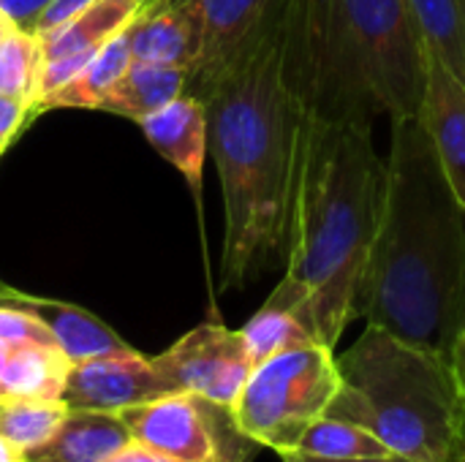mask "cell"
Segmentation results:
<instances>
[{"label":"cell","instance_id":"6da1fadb","mask_svg":"<svg viewBox=\"0 0 465 462\" xmlns=\"http://www.w3.org/2000/svg\"><path fill=\"white\" fill-rule=\"evenodd\" d=\"M381 226L354 319L450 365L465 324V207L420 114L395 117Z\"/></svg>","mask_w":465,"mask_h":462},{"label":"cell","instance_id":"7a4b0ae2","mask_svg":"<svg viewBox=\"0 0 465 462\" xmlns=\"http://www.w3.org/2000/svg\"><path fill=\"white\" fill-rule=\"evenodd\" d=\"M223 188V291L286 264L302 109L283 76L281 16L202 98Z\"/></svg>","mask_w":465,"mask_h":462},{"label":"cell","instance_id":"3957f363","mask_svg":"<svg viewBox=\"0 0 465 462\" xmlns=\"http://www.w3.org/2000/svg\"><path fill=\"white\" fill-rule=\"evenodd\" d=\"M384 193L387 161L376 152L371 123L302 114L283 280L305 294L316 335L330 349L354 321Z\"/></svg>","mask_w":465,"mask_h":462},{"label":"cell","instance_id":"277c9868","mask_svg":"<svg viewBox=\"0 0 465 462\" xmlns=\"http://www.w3.org/2000/svg\"><path fill=\"white\" fill-rule=\"evenodd\" d=\"M281 57L302 114L371 125L420 114L428 49L409 0H283Z\"/></svg>","mask_w":465,"mask_h":462},{"label":"cell","instance_id":"5b68a950","mask_svg":"<svg viewBox=\"0 0 465 462\" xmlns=\"http://www.w3.org/2000/svg\"><path fill=\"white\" fill-rule=\"evenodd\" d=\"M343 387L327 414L371 430L392 455L455 462L463 406L452 370L379 327L338 357Z\"/></svg>","mask_w":465,"mask_h":462},{"label":"cell","instance_id":"8992f818","mask_svg":"<svg viewBox=\"0 0 465 462\" xmlns=\"http://www.w3.org/2000/svg\"><path fill=\"white\" fill-rule=\"evenodd\" d=\"M341 387L335 349L311 343L253 365L232 411L248 438L262 449L286 455L327 414Z\"/></svg>","mask_w":465,"mask_h":462},{"label":"cell","instance_id":"52a82bcc","mask_svg":"<svg viewBox=\"0 0 465 462\" xmlns=\"http://www.w3.org/2000/svg\"><path fill=\"white\" fill-rule=\"evenodd\" d=\"M134 444L177 462H251L259 444L248 438L229 406L193 392H169L120 411Z\"/></svg>","mask_w":465,"mask_h":462},{"label":"cell","instance_id":"ba28073f","mask_svg":"<svg viewBox=\"0 0 465 462\" xmlns=\"http://www.w3.org/2000/svg\"><path fill=\"white\" fill-rule=\"evenodd\" d=\"M193 30L185 93L204 98L226 68L281 16L283 0H174Z\"/></svg>","mask_w":465,"mask_h":462},{"label":"cell","instance_id":"9c48e42d","mask_svg":"<svg viewBox=\"0 0 465 462\" xmlns=\"http://www.w3.org/2000/svg\"><path fill=\"white\" fill-rule=\"evenodd\" d=\"M150 362L172 392H193L229 408L253 370L240 329H229L218 321L199 324L163 354L150 357Z\"/></svg>","mask_w":465,"mask_h":462},{"label":"cell","instance_id":"30bf717a","mask_svg":"<svg viewBox=\"0 0 465 462\" xmlns=\"http://www.w3.org/2000/svg\"><path fill=\"white\" fill-rule=\"evenodd\" d=\"M142 5L144 0H93L90 5L71 14L65 22L35 33L41 46V68L30 120H35L38 106L57 87L71 82L112 35L128 27Z\"/></svg>","mask_w":465,"mask_h":462},{"label":"cell","instance_id":"8fae6325","mask_svg":"<svg viewBox=\"0 0 465 462\" xmlns=\"http://www.w3.org/2000/svg\"><path fill=\"white\" fill-rule=\"evenodd\" d=\"M169 392L172 387L153 368L150 357H142L131 349L123 354L74 362L60 400L68 408L120 414L123 408L155 400Z\"/></svg>","mask_w":465,"mask_h":462},{"label":"cell","instance_id":"7c38bea8","mask_svg":"<svg viewBox=\"0 0 465 462\" xmlns=\"http://www.w3.org/2000/svg\"><path fill=\"white\" fill-rule=\"evenodd\" d=\"M425 93L420 120L430 133L439 163L465 207V82H460L433 52L425 57Z\"/></svg>","mask_w":465,"mask_h":462},{"label":"cell","instance_id":"4fadbf2b","mask_svg":"<svg viewBox=\"0 0 465 462\" xmlns=\"http://www.w3.org/2000/svg\"><path fill=\"white\" fill-rule=\"evenodd\" d=\"M144 139L169 161L188 182L193 196L202 193V174L207 158V106L183 93L153 114L136 120Z\"/></svg>","mask_w":465,"mask_h":462},{"label":"cell","instance_id":"5bb4252c","mask_svg":"<svg viewBox=\"0 0 465 462\" xmlns=\"http://www.w3.org/2000/svg\"><path fill=\"white\" fill-rule=\"evenodd\" d=\"M0 302H8V305L35 313L46 324L54 343L71 362H84L93 357L131 351V346L112 327H106L98 316H93L90 310H84L79 305L25 294L8 283H0Z\"/></svg>","mask_w":465,"mask_h":462},{"label":"cell","instance_id":"9a60e30c","mask_svg":"<svg viewBox=\"0 0 465 462\" xmlns=\"http://www.w3.org/2000/svg\"><path fill=\"white\" fill-rule=\"evenodd\" d=\"M240 335L248 346L253 365L289 349L322 343L311 321L305 294L289 280H281L275 286V291L267 297L259 313H253V319L240 329Z\"/></svg>","mask_w":465,"mask_h":462},{"label":"cell","instance_id":"2e32d148","mask_svg":"<svg viewBox=\"0 0 465 462\" xmlns=\"http://www.w3.org/2000/svg\"><path fill=\"white\" fill-rule=\"evenodd\" d=\"M131 444L120 414L68 408L57 433L27 452V462H106Z\"/></svg>","mask_w":465,"mask_h":462},{"label":"cell","instance_id":"e0dca14e","mask_svg":"<svg viewBox=\"0 0 465 462\" xmlns=\"http://www.w3.org/2000/svg\"><path fill=\"white\" fill-rule=\"evenodd\" d=\"M71 365L60 346L0 343V400H60Z\"/></svg>","mask_w":465,"mask_h":462},{"label":"cell","instance_id":"ac0fdd59","mask_svg":"<svg viewBox=\"0 0 465 462\" xmlns=\"http://www.w3.org/2000/svg\"><path fill=\"white\" fill-rule=\"evenodd\" d=\"M125 30L134 60L188 68L193 30L174 0H147Z\"/></svg>","mask_w":465,"mask_h":462},{"label":"cell","instance_id":"d6986e66","mask_svg":"<svg viewBox=\"0 0 465 462\" xmlns=\"http://www.w3.org/2000/svg\"><path fill=\"white\" fill-rule=\"evenodd\" d=\"M185 93V68L180 65H161V63H142L134 60L109 95L101 101L98 112H109L128 120H142L144 114L158 112L169 101Z\"/></svg>","mask_w":465,"mask_h":462},{"label":"cell","instance_id":"ffe728a7","mask_svg":"<svg viewBox=\"0 0 465 462\" xmlns=\"http://www.w3.org/2000/svg\"><path fill=\"white\" fill-rule=\"evenodd\" d=\"M131 25V22H128ZM134 63L131 44H128V30L123 27L117 35H112L90 60L87 65L63 87H57L35 112H57V109H93L98 112L101 101L109 95V90L117 84V79L125 74V68Z\"/></svg>","mask_w":465,"mask_h":462},{"label":"cell","instance_id":"44dd1931","mask_svg":"<svg viewBox=\"0 0 465 462\" xmlns=\"http://www.w3.org/2000/svg\"><path fill=\"white\" fill-rule=\"evenodd\" d=\"M409 5L425 49L465 82V0H409Z\"/></svg>","mask_w":465,"mask_h":462},{"label":"cell","instance_id":"7402d4cb","mask_svg":"<svg viewBox=\"0 0 465 462\" xmlns=\"http://www.w3.org/2000/svg\"><path fill=\"white\" fill-rule=\"evenodd\" d=\"M300 455L308 457H322V460H360V457H387L392 455L371 430L338 419V417H319L305 436L300 438L297 449Z\"/></svg>","mask_w":465,"mask_h":462},{"label":"cell","instance_id":"603a6c76","mask_svg":"<svg viewBox=\"0 0 465 462\" xmlns=\"http://www.w3.org/2000/svg\"><path fill=\"white\" fill-rule=\"evenodd\" d=\"M65 414L63 400H0V436L27 455L57 433Z\"/></svg>","mask_w":465,"mask_h":462},{"label":"cell","instance_id":"cb8c5ba5","mask_svg":"<svg viewBox=\"0 0 465 462\" xmlns=\"http://www.w3.org/2000/svg\"><path fill=\"white\" fill-rule=\"evenodd\" d=\"M38 68H41L38 35L33 30L11 25L0 41V93L25 101L33 112Z\"/></svg>","mask_w":465,"mask_h":462},{"label":"cell","instance_id":"d4e9b609","mask_svg":"<svg viewBox=\"0 0 465 462\" xmlns=\"http://www.w3.org/2000/svg\"><path fill=\"white\" fill-rule=\"evenodd\" d=\"M0 343H44V346H57L46 324L16 305L0 302Z\"/></svg>","mask_w":465,"mask_h":462},{"label":"cell","instance_id":"484cf974","mask_svg":"<svg viewBox=\"0 0 465 462\" xmlns=\"http://www.w3.org/2000/svg\"><path fill=\"white\" fill-rule=\"evenodd\" d=\"M27 123H30V106L25 101L0 93V158L11 147V142L25 131Z\"/></svg>","mask_w":465,"mask_h":462},{"label":"cell","instance_id":"4316f807","mask_svg":"<svg viewBox=\"0 0 465 462\" xmlns=\"http://www.w3.org/2000/svg\"><path fill=\"white\" fill-rule=\"evenodd\" d=\"M52 0H0V8L11 16V22H16L25 30L35 27V19L41 16V11L49 5Z\"/></svg>","mask_w":465,"mask_h":462},{"label":"cell","instance_id":"83f0119b","mask_svg":"<svg viewBox=\"0 0 465 462\" xmlns=\"http://www.w3.org/2000/svg\"><path fill=\"white\" fill-rule=\"evenodd\" d=\"M90 3H93V0H52V3L41 11V16L35 19L33 33L46 30V27H54V25L65 22L71 14H76L79 8H84V5H90ZM144 3H147V0H144Z\"/></svg>","mask_w":465,"mask_h":462},{"label":"cell","instance_id":"f1b7e54d","mask_svg":"<svg viewBox=\"0 0 465 462\" xmlns=\"http://www.w3.org/2000/svg\"><path fill=\"white\" fill-rule=\"evenodd\" d=\"M450 370H452V378H455V389H458V398H460V406H463L465 414V324L452 346V354H450Z\"/></svg>","mask_w":465,"mask_h":462},{"label":"cell","instance_id":"f546056e","mask_svg":"<svg viewBox=\"0 0 465 462\" xmlns=\"http://www.w3.org/2000/svg\"><path fill=\"white\" fill-rule=\"evenodd\" d=\"M106 462H177L172 460V457H163V455H158V452H153V449H147V447H142V444H128L125 449H120L114 457H109Z\"/></svg>","mask_w":465,"mask_h":462},{"label":"cell","instance_id":"4dcf8cb0","mask_svg":"<svg viewBox=\"0 0 465 462\" xmlns=\"http://www.w3.org/2000/svg\"><path fill=\"white\" fill-rule=\"evenodd\" d=\"M283 462H417L409 460V457H401V455H387V457H360V460H322V457H308V455H300V452H286L281 455Z\"/></svg>","mask_w":465,"mask_h":462},{"label":"cell","instance_id":"1f68e13d","mask_svg":"<svg viewBox=\"0 0 465 462\" xmlns=\"http://www.w3.org/2000/svg\"><path fill=\"white\" fill-rule=\"evenodd\" d=\"M0 462H27L25 460V452L19 447H14L8 438L0 436Z\"/></svg>","mask_w":465,"mask_h":462},{"label":"cell","instance_id":"d6a6232c","mask_svg":"<svg viewBox=\"0 0 465 462\" xmlns=\"http://www.w3.org/2000/svg\"><path fill=\"white\" fill-rule=\"evenodd\" d=\"M455 462H465V414L463 422H460V438H458V457Z\"/></svg>","mask_w":465,"mask_h":462},{"label":"cell","instance_id":"836d02e7","mask_svg":"<svg viewBox=\"0 0 465 462\" xmlns=\"http://www.w3.org/2000/svg\"><path fill=\"white\" fill-rule=\"evenodd\" d=\"M11 25H16V22H11V16L0 8V41H3V35H5V30H8Z\"/></svg>","mask_w":465,"mask_h":462},{"label":"cell","instance_id":"e575fe53","mask_svg":"<svg viewBox=\"0 0 465 462\" xmlns=\"http://www.w3.org/2000/svg\"><path fill=\"white\" fill-rule=\"evenodd\" d=\"M0 283H3V280H0Z\"/></svg>","mask_w":465,"mask_h":462}]
</instances>
